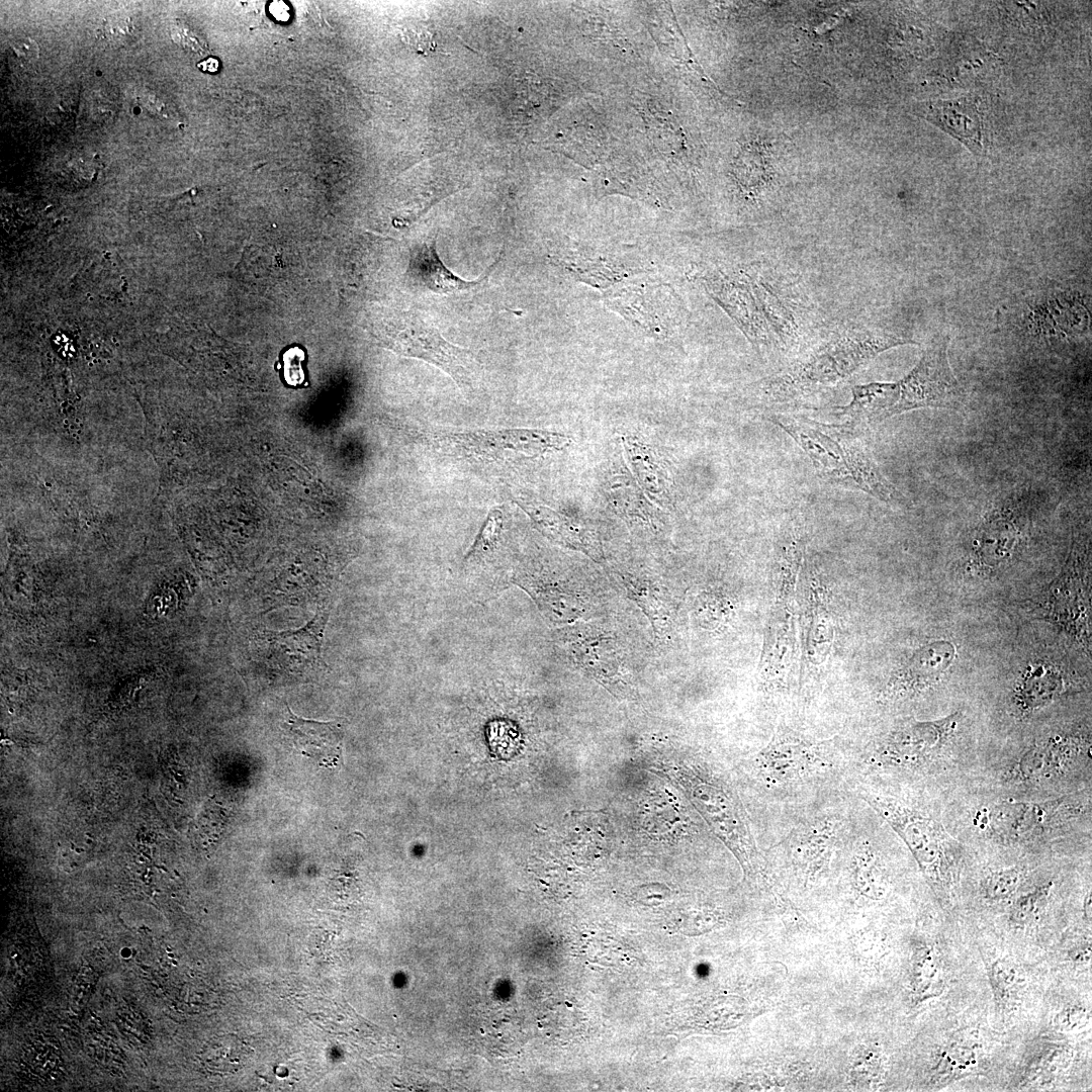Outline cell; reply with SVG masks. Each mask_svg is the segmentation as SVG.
I'll return each mask as SVG.
<instances>
[{
  "label": "cell",
  "mask_w": 1092,
  "mask_h": 1092,
  "mask_svg": "<svg viewBox=\"0 0 1092 1092\" xmlns=\"http://www.w3.org/2000/svg\"><path fill=\"white\" fill-rule=\"evenodd\" d=\"M848 776L845 743L838 735L816 738L784 722L750 762L760 805L779 806L783 815L847 788Z\"/></svg>",
  "instance_id": "1"
},
{
  "label": "cell",
  "mask_w": 1092,
  "mask_h": 1092,
  "mask_svg": "<svg viewBox=\"0 0 1092 1092\" xmlns=\"http://www.w3.org/2000/svg\"><path fill=\"white\" fill-rule=\"evenodd\" d=\"M766 420L779 426L796 442L825 482L862 491L890 506L911 507V500L881 472L872 453L853 433L851 426L830 425L785 415H769Z\"/></svg>",
  "instance_id": "2"
},
{
  "label": "cell",
  "mask_w": 1092,
  "mask_h": 1092,
  "mask_svg": "<svg viewBox=\"0 0 1092 1092\" xmlns=\"http://www.w3.org/2000/svg\"><path fill=\"white\" fill-rule=\"evenodd\" d=\"M915 344L883 331L852 329L832 337L785 371L760 382L766 401L784 402L835 386L891 348Z\"/></svg>",
  "instance_id": "3"
},
{
  "label": "cell",
  "mask_w": 1092,
  "mask_h": 1092,
  "mask_svg": "<svg viewBox=\"0 0 1092 1092\" xmlns=\"http://www.w3.org/2000/svg\"><path fill=\"white\" fill-rule=\"evenodd\" d=\"M848 790L899 837L936 896L946 898L951 888L958 844L943 825L906 795L894 793L885 787L852 783Z\"/></svg>",
  "instance_id": "4"
},
{
  "label": "cell",
  "mask_w": 1092,
  "mask_h": 1092,
  "mask_svg": "<svg viewBox=\"0 0 1092 1092\" xmlns=\"http://www.w3.org/2000/svg\"><path fill=\"white\" fill-rule=\"evenodd\" d=\"M948 343L947 335L932 337L919 362L899 381L860 384L857 400L864 416L877 423L918 408H959L965 392L948 362Z\"/></svg>",
  "instance_id": "5"
},
{
  "label": "cell",
  "mask_w": 1092,
  "mask_h": 1092,
  "mask_svg": "<svg viewBox=\"0 0 1092 1092\" xmlns=\"http://www.w3.org/2000/svg\"><path fill=\"white\" fill-rule=\"evenodd\" d=\"M701 280L757 351L788 344L794 332L792 314L754 269L713 268Z\"/></svg>",
  "instance_id": "6"
},
{
  "label": "cell",
  "mask_w": 1092,
  "mask_h": 1092,
  "mask_svg": "<svg viewBox=\"0 0 1092 1092\" xmlns=\"http://www.w3.org/2000/svg\"><path fill=\"white\" fill-rule=\"evenodd\" d=\"M960 722L959 713L932 721L903 722L863 750L846 748L852 782L902 778L926 769L943 754Z\"/></svg>",
  "instance_id": "7"
},
{
  "label": "cell",
  "mask_w": 1092,
  "mask_h": 1092,
  "mask_svg": "<svg viewBox=\"0 0 1092 1092\" xmlns=\"http://www.w3.org/2000/svg\"><path fill=\"white\" fill-rule=\"evenodd\" d=\"M373 328L375 336L387 348L440 368L464 392L472 391L479 367L474 354L446 341L420 311H386Z\"/></svg>",
  "instance_id": "8"
},
{
  "label": "cell",
  "mask_w": 1092,
  "mask_h": 1092,
  "mask_svg": "<svg viewBox=\"0 0 1092 1092\" xmlns=\"http://www.w3.org/2000/svg\"><path fill=\"white\" fill-rule=\"evenodd\" d=\"M419 435L423 442L451 456L483 461L502 460L517 454L535 457L570 444L567 436L540 429L428 431Z\"/></svg>",
  "instance_id": "9"
},
{
  "label": "cell",
  "mask_w": 1092,
  "mask_h": 1092,
  "mask_svg": "<svg viewBox=\"0 0 1092 1092\" xmlns=\"http://www.w3.org/2000/svg\"><path fill=\"white\" fill-rule=\"evenodd\" d=\"M606 304L634 328L657 340L685 330L688 311L674 289L650 278L616 283L605 293Z\"/></svg>",
  "instance_id": "10"
},
{
  "label": "cell",
  "mask_w": 1092,
  "mask_h": 1092,
  "mask_svg": "<svg viewBox=\"0 0 1092 1092\" xmlns=\"http://www.w3.org/2000/svg\"><path fill=\"white\" fill-rule=\"evenodd\" d=\"M1071 816L1072 808L1065 801L1005 799L981 807L973 823L992 841L1015 845L1049 834Z\"/></svg>",
  "instance_id": "11"
},
{
  "label": "cell",
  "mask_w": 1092,
  "mask_h": 1092,
  "mask_svg": "<svg viewBox=\"0 0 1092 1092\" xmlns=\"http://www.w3.org/2000/svg\"><path fill=\"white\" fill-rule=\"evenodd\" d=\"M798 575H777V592L765 630L760 660L763 692L779 694L788 688L796 651V587Z\"/></svg>",
  "instance_id": "12"
},
{
  "label": "cell",
  "mask_w": 1092,
  "mask_h": 1092,
  "mask_svg": "<svg viewBox=\"0 0 1092 1092\" xmlns=\"http://www.w3.org/2000/svg\"><path fill=\"white\" fill-rule=\"evenodd\" d=\"M1090 739L1053 734L1035 741L1004 771L1007 782L1038 786L1061 779L1079 765L1090 764Z\"/></svg>",
  "instance_id": "13"
},
{
  "label": "cell",
  "mask_w": 1092,
  "mask_h": 1092,
  "mask_svg": "<svg viewBox=\"0 0 1092 1092\" xmlns=\"http://www.w3.org/2000/svg\"><path fill=\"white\" fill-rule=\"evenodd\" d=\"M957 657L956 645L937 640L920 646L889 678L879 694L882 704L910 701L937 684Z\"/></svg>",
  "instance_id": "14"
},
{
  "label": "cell",
  "mask_w": 1092,
  "mask_h": 1092,
  "mask_svg": "<svg viewBox=\"0 0 1092 1092\" xmlns=\"http://www.w3.org/2000/svg\"><path fill=\"white\" fill-rule=\"evenodd\" d=\"M915 111L964 144L974 155L983 156L982 122L975 98L926 101L919 103Z\"/></svg>",
  "instance_id": "15"
},
{
  "label": "cell",
  "mask_w": 1092,
  "mask_h": 1092,
  "mask_svg": "<svg viewBox=\"0 0 1092 1092\" xmlns=\"http://www.w3.org/2000/svg\"><path fill=\"white\" fill-rule=\"evenodd\" d=\"M289 744L299 753L321 766L333 767L342 753V728L337 721L321 722L301 718L287 707L283 724Z\"/></svg>",
  "instance_id": "16"
},
{
  "label": "cell",
  "mask_w": 1092,
  "mask_h": 1092,
  "mask_svg": "<svg viewBox=\"0 0 1092 1092\" xmlns=\"http://www.w3.org/2000/svg\"><path fill=\"white\" fill-rule=\"evenodd\" d=\"M327 614L318 612L304 627L297 630L260 633L270 658L289 669H298L318 661L322 636Z\"/></svg>",
  "instance_id": "17"
},
{
  "label": "cell",
  "mask_w": 1092,
  "mask_h": 1092,
  "mask_svg": "<svg viewBox=\"0 0 1092 1092\" xmlns=\"http://www.w3.org/2000/svg\"><path fill=\"white\" fill-rule=\"evenodd\" d=\"M817 576L809 572L810 598L807 615V631L803 649L805 667L809 675L818 674L828 659L833 639V627L828 608V598Z\"/></svg>",
  "instance_id": "18"
},
{
  "label": "cell",
  "mask_w": 1092,
  "mask_h": 1092,
  "mask_svg": "<svg viewBox=\"0 0 1092 1092\" xmlns=\"http://www.w3.org/2000/svg\"><path fill=\"white\" fill-rule=\"evenodd\" d=\"M498 261L499 259L490 265L476 280L467 281L455 275L442 263L434 242H425L412 251L408 272L419 287L435 293L447 294L479 286L494 270Z\"/></svg>",
  "instance_id": "19"
},
{
  "label": "cell",
  "mask_w": 1092,
  "mask_h": 1092,
  "mask_svg": "<svg viewBox=\"0 0 1092 1092\" xmlns=\"http://www.w3.org/2000/svg\"><path fill=\"white\" fill-rule=\"evenodd\" d=\"M982 1055V1044L975 1031L952 1034L936 1052L931 1072L932 1086H941L974 1072Z\"/></svg>",
  "instance_id": "20"
},
{
  "label": "cell",
  "mask_w": 1092,
  "mask_h": 1092,
  "mask_svg": "<svg viewBox=\"0 0 1092 1092\" xmlns=\"http://www.w3.org/2000/svg\"><path fill=\"white\" fill-rule=\"evenodd\" d=\"M553 257L574 277L598 287L615 285L640 271L608 256H589L581 251H563Z\"/></svg>",
  "instance_id": "21"
},
{
  "label": "cell",
  "mask_w": 1092,
  "mask_h": 1092,
  "mask_svg": "<svg viewBox=\"0 0 1092 1092\" xmlns=\"http://www.w3.org/2000/svg\"><path fill=\"white\" fill-rule=\"evenodd\" d=\"M573 649L580 665L599 679L630 673L624 664L622 650L611 637L586 633L574 643Z\"/></svg>",
  "instance_id": "22"
},
{
  "label": "cell",
  "mask_w": 1092,
  "mask_h": 1092,
  "mask_svg": "<svg viewBox=\"0 0 1092 1092\" xmlns=\"http://www.w3.org/2000/svg\"><path fill=\"white\" fill-rule=\"evenodd\" d=\"M1045 665H1035L1022 675L1013 691L1012 703L1021 714H1031L1055 701L1063 691L1060 673Z\"/></svg>",
  "instance_id": "23"
},
{
  "label": "cell",
  "mask_w": 1092,
  "mask_h": 1092,
  "mask_svg": "<svg viewBox=\"0 0 1092 1092\" xmlns=\"http://www.w3.org/2000/svg\"><path fill=\"white\" fill-rule=\"evenodd\" d=\"M1070 1045L1043 1041L1033 1046L1023 1060L1019 1072V1087L1048 1084L1063 1073L1072 1061Z\"/></svg>",
  "instance_id": "24"
},
{
  "label": "cell",
  "mask_w": 1092,
  "mask_h": 1092,
  "mask_svg": "<svg viewBox=\"0 0 1092 1092\" xmlns=\"http://www.w3.org/2000/svg\"><path fill=\"white\" fill-rule=\"evenodd\" d=\"M521 508L535 521L540 529L551 538L567 547L579 549L590 554L594 546L590 537L582 530L574 526L563 516L552 510L526 500H516Z\"/></svg>",
  "instance_id": "25"
},
{
  "label": "cell",
  "mask_w": 1092,
  "mask_h": 1092,
  "mask_svg": "<svg viewBox=\"0 0 1092 1092\" xmlns=\"http://www.w3.org/2000/svg\"><path fill=\"white\" fill-rule=\"evenodd\" d=\"M944 969L940 956L933 945H924L916 953L911 975V986L918 1003L939 996L944 989Z\"/></svg>",
  "instance_id": "26"
},
{
  "label": "cell",
  "mask_w": 1092,
  "mask_h": 1092,
  "mask_svg": "<svg viewBox=\"0 0 1092 1092\" xmlns=\"http://www.w3.org/2000/svg\"><path fill=\"white\" fill-rule=\"evenodd\" d=\"M248 1044L235 1034L216 1036L200 1053L203 1068L213 1074H230L242 1069L249 1056Z\"/></svg>",
  "instance_id": "27"
},
{
  "label": "cell",
  "mask_w": 1092,
  "mask_h": 1092,
  "mask_svg": "<svg viewBox=\"0 0 1092 1092\" xmlns=\"http://www.w3.org/2000/svg\"><path fill=\"white\" fill-rule=\"evenodd\" d=\"M988 978L995 1000L1007 1004L1016 998L1023 984L1022 974L1010 959L997 958L987 967Z\"/></svg>",
  "instance_id": "28"
},
{
  "label": "cell",
  "mask_w": 1092,
  "mask_h": 1092,
  "mask_svg": "<svg viewBox=\"0 0 1092 1092\" xmlns=\"http://www.w3.org/2000/svg\"><path fill=\"white\" fill-rule=\"evenodd\" d=\"M1023 879V869L1017 866L995 869L982 882L983 897L992 903L1010 900L1019 890Z\"/></svg>",
  "instance_id": "29"
},
{
  "label": "cell",
  "mask_w": 1092,
  "mask_h": 1092,
  "mask_svg": "<svg viewBox=\"0 0 1092 1092\" xmlns=\"http://www.w3.org/2000/svg\"><path fill=\"white\" fill-rule=\"evenodd\" d=\"M1052 889L1053 883L1045 882L1018 895L1009 907V921L1016 926L1034 921L1046 906Z\"/></svg>",
  "instance_id": "30"
},
{
  "label": "cell",
  "mask_w": 1092,
  "mask_h": 1092,
  "mask_svg": "<svg viewBox=\"0 0 1092 1092\" xmlns=\"http://www.w3.org/2000/svg\"><path fill=\"white\" fill-rule=\"evenodd\" d=\"M140 35V26L129 16L114 14L103 19L99 36L113 47L132 44Z\"/></svg>",
  "instance_id": "31"
},
{
  "label": "cell",
  "mask_w": 1092,
  "mask_h": 1092,
  "mask_svg": "<svg viewBox=\"0 0 1092 1092\" xmlns=\"http://www.w3.org/2000/svg\"><path fill=\"white\" fill-rule=\"evenodd\" d=\"M629 454L633 461L634 469L642 480L645 488L651 491V493H659L658 491L662 490V479L658 477L656 465L650 461L648 455L646 458V454L642 453L640 447L638 448L630 445Z\"/></svg>",
  "instance_id": "32"
},
{
  "label": "cell",
  "mask_w": 1092,
  "mask_h": 1092,
  "mask_svg": "<svg viewBox=\"0 0 1092 1092\" xmlns=\"http://www.w3.org/2000/svg\"><path fill=\"white\" fill-rule=\"evenodd\" d=\"M284 379L290 386H300L305 383L306 375L302 363L306 359L305 351L299 346H291L282 355Z\"/></svg>",
  "instance_id": "33"
},
{
  "label": "cell",
  "mask_w": 1092,
  "mask_h": 1092,
  "mask_svg": "<svg viewBox=\"0 0 1092 1092\" xmlns=\"http://www.w3.org/2000/svg\"><path fill=\"white\" fill-rule=\"evenodd\" d=\"M1091 1013L1087 1006L1071 1004L1058 1013L1056 1027L1063 1032H1075L1085 1028L1090 1022Z\"/></svg>",
  "instance_id": "34"
},
{
  "label": "cell",
  "mask_w": 1092,
  "mask_h": 1092,
  "mask_svg": "<svg viewBox=\"0 0 1092 1092\" xmlns=\"http://www.w3.org/2000/svg\"><path fill=\"white\" fill-rule=\"evenodd\" d=\"M502 520L503 516L499 510L493 509L489 512L485 524L471 548L470 557L481 555L493 546L502 528Z\"/></svg>",
  "instance_id": "35"
},
{
  "label": "cell",
  "mask_w": 1092,
  "mask_h": 1092,
  "mask_svg": "<svg viewBox=\"0 0 1092 1092\" xmlns=\"http://www.w3.org/2000/svg\"><path fill=\"white\" fill-rule=\"evenodd\" d=\"M170 34L173 41L184 51L198 57H204L208 54V47L205 41L186 25H173L170 28Z\"/></svg>",
  "instance_id": "36"
},
{
  "label": "cell",
  "mask_w": 1092,
  "mask_h": 1092,
  "mask_svg": "<svg viewBox=\"0 0 1092 1092\" xmlns=\"http://www.w3.org/2000/svg\"><path fill=\"white\" fill-rule=\"evenodd\" d=\"M403 40L416 52L429 54L435 49L433 32L427 25L412 23L402 29Z\"/></svg>",
  "instance_id": "37"
},
{
  "label": "cell",
  "mask_w": 1092,
  "mask_h": 1092,
  "mask_svg": "<svg viewBox=\"0 0 1092 1092\" xmlns=\"http://www.w3.org/2000/svg\"><path fill=\"white\" fill-rule=\"evenodd\" d=\"M15 55L25 61H33L38 58L39 48L36 41L30 37H19L11 43Z\"/></svg>",
  "instance_id": "38"
},
{
  "label": "cell",
  "mask_w": 1092,
  "mask_h": 1092,
  "mask_svg": "<svg viewBox=\"0 0 1092 1092\" xmlns=\"http://www.w3.org/2000/svg\"><path fill=\"white\" fill-rule=\"evenodd\" d=\"M1072 960L1077 964H1087L1091 961V943L1086 942L1072 950Z\"/></svg>",
  "instance_id": "39"
},
{
  "label": "cell",
  "mask_w": 1092,
  "mask_h": 1092,
  "mask_svg": "<svg viewBox=\"0 0 1092 1092\" xmlns=\"http://www.w3.org/2000/svg\"><path fill=\"white\" fill-rule=\"evenodd\" d=\"M198 67L203 71L214 73L218 70L219 62L214 58H208L207 60L199 63Z\"/></svg>",
  "instance_id": "40"
},
{
  "label": "cell",
  "mask_w": 1092,
  "mask_h": 1092,
  "mask_svg": "<svg viewBox=\"0 0 1092 1092\" xmlns=\"http://www.w3.org/2000/svg\"><path fill=\"white\" fill-rule=\"evenodd\" d=\"M1083 913H1084L1085 919L1090 924L1091 923V893L1090 892L1085 896L1084 903H1083Z\"/></svg>",
  "instance_id": "41"
}]
</instances>
